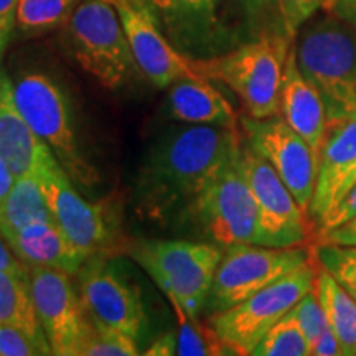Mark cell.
Returning <instances> with one entry per match:
<instances>
[{"label":"cell","instance_id":"cell-7","mask_svg":"<svg viewBox=\"0 0 356 356\" xmlns=\"http://www.w3.org/2000/svg\"><path fill=\"white\" fill-rule=\"evenodd\" d=\"M314 252V251H312ZM318 264L315 257L261 289L229 309L215 312L208 323L233 355H252V350L305 293L315 289Z\"/></svg>","mask_w":356,"mask_h":356},{"label":"cell","instance_id":"cell-4","mask_svg":"<svg viewBox=\"0 0 356 356\" xmlns=\"http://www.w3.org/2000/svg\"><path fill=\"white\" fill-rule=\"evenodd\" d=\"M58 225L78 249L91 256L114 257L129 251V239H124L113 200L91 203L74 188L71 178L48 147L40 155L33 168Z\"/></svg>","mask_w":356,"mask_h":356},{"label":"cell","instance_id":"cell-9","mask_svg":"<svg viewBox=\"0 0 356 356\" xmlns=\"http://www.w3.org/2000/svg\"><path fill=\"white\" fill-rule=\"evenodd\" d=\"M312 256L309 244L287 248L233 244L225 248L204 307L211 314L229 309L309 262Z\"/></svg>","mask_w":356,"mask_h":356},{"label":"cell","instance_id":"cell-5","mask_svg":"<svg viewBox=\"0 0 356 356\" xmlns=\"http://www.w3.org/2000/svg\"><path fill=\"white\" fill-rule=\"evenodd\" d=\"M129 254L154 282L198 317L207 305L222 251L215 244L186 239H140L129 244Z\"/></svg>","mask_w":356,"mask_h":356},{"label":"cell","instance_id":"cell-26","mask_svg":"<svg viewBox=\"0 0 356 356\" xmlns=\"http://www.w3.org/2000/svg\"><path fill=\"white\" fill-rule=\"evenodd\" d=\"M79 0H20L17 26L26 35H40L56 29L78 7Z\"/></svg>","mask_w":356,"mask_h":356},{"label":"cell","instance_id":"cell-15","mask_svg":"<svg viewBox=\"0 0 356 356\" xmlns=\"http://www.w3.org/2000/svg\"><path fill=\"white\" fill-rule=\"evenodd\" d=\"M111 2L119 13L134 61L150 83L165 89L181 78L200 76L191 65V58L175 50L147 8L131 0Z\"/></svg>","mask_w":356,"mask_h":356},{"label":"cell","instance_id":"cell-17","mask_svg":"<svg viewBox=\"0 0 356 356\" xmlns=\"http://www.w3.org/2000/svg\"><path fill=\"white\" fill-rule=\"evenodd\" d=\"M279 114L315 154H320L330 121L318 91L312 86L297 65L296 48L291 47L284 66L279 95Z\"/></svg>","mask_w":356,"mask_h":356},{"label":"cell","instance_id":"cell-18","mask_svg":"<svg viewBox=\"0 0 356 356\" xmlns=\"http://www.w3.org/2000/svg\"><path fill=\"white\" fill-rule=\"evenodd\" d=\"M17 257L26 266H43L76 275L88 256L71 243L55 220L37 221L3 236Z\"/></svg>","mask_w":356,"mask_h":356},{"label":"cell","instance_id":"cell-19","mask_svg":"<svg viewBox=\"0 0 356 356\" xmlns=\"http://www.w3.org/2000/svg\"><path fill=\"white\" fill-rule=\"evenodd\" d=\"M44 147L17 106L13 81L0 68V154L15 178L37 167Z\"/></svg>","mask_w":356,"mask_h":356},{"label":"cell","instance_id":"cell-12","mask_svg":"<svg viewBox=\"0 0 356 356\" xmlns=\"http://www.w3.org/2000/svg\"><path fill=\"white\" fill-rule=\"evenodd\" d=\"M109 259L91 256L79 267V297L92 322L139 340L149 325L140 291Z\"/></svg>","mask_w":356,"mask_h":356},{"label":"cell","instance_id":"cell-41","mask_svg":"<svg viewBox=\"0 0 356 356\" xmlns=\"http://www.w3.org/2000/svg\"><path fill=\"white\" fill-rule=\"evenodd\" d=\"M241 2L249 3V6H252V7H259V6H262V3H269V2L275 3V0H241Z\"/></svg>","mask_w":356,"mask_h":356},{"label":"cell","instance_id":"cell-32","mask_svg":"<svg viewBox=\"0 0 356 356\" xmlns=\"http://www.w3.org/2000/svg\"><path fill=\"white\" fill-rule=\"evenodd\" d=\"M332 0H275L280 17L284 22V30L293 38L297 32L317 13L320 8H330Z\"/></svg>","mask_w":356,"mask_h":356},{"label":"cell","instance_id":"cell-1","mask_svg":"<svg viewBox=\"0 0 356 356\" xmlns=\"http://www.w3.org/2000/svg\"><path fill=\"white\" fill-rule=\"evenodd\" d=\"M243 149L238 126L186 124L163 134L136 180V211L150 221L186 213L208 184Z\"/></svg>","mask_w":356,"mask_h":356},{"label":"cell","instance_id":"cell-6","mask_svg":"<svg viewBox=\"0 0 356 356\" xmlns=\"http://www.w3.org/2000/svg\"><path fill=\"white\" fill-rule=\"evenodd\" d=\"M20 113L61 163L66 173L84 188L99 181L96 168L84 160L74 134L70 101L55 79L43 73H25L13 81Z\"/></svg>","mask_w":356,"mask_h":356},{"label":"cell","instance_id":"cell-36","mask_svg":"<svg viewBox=\"0 0 356 356\" xmlns=\"http://www.w3.org/2000/svg\"><path fill=\"white\" fill-rule=\"evenodd\" d=\"M310 356H343L340 341L330 327H327L310 345Z\"/></svg>","mask_w":356,"mask_h":356},{"label":"cell","instance_id":"cell-39","mask_svg":"<svg viewBox=\"0 0 356 356\" xmlns=\"http://www.w3.org/2000/svg\"><path fill=\"white\" fill-rule=\"evenodd\" d=\"M328 10L356 30V0H332Z\"/></svg>","mask_w":356,"mask_h":356},{"label":"cell","instance_id":"cell-40","mask_svg":"<svg viewBox=\"0 0 356 356\" xmlns=\"http://www.w3.org/2000/svg\"><path fill=\"white\" fill-rule=\"evenodd\" d=\"M13 184H15V175H13L12 168L8 167L7 160L0 154V210H2L3 203L10 195Z\"/></svg>","mask_w":356,"mask_h":356},{"label":"cell","instance_id":"cell-21","mask_svg":"<svg viewBox=\"0 0 356 356\" xmlns=\"http://www.w3.org/2000/svg\"><path fill=\"white\" fill-rule=\"evenodd\" d=\"M147 8L162 32L181 48L197 47L215 25L216 0H131Z\"/></svg>","mask_w":356,"mask_h":356},{"label":"cell","instance_id":"cell-27","mask_svg":"<svg viewBox=\"0 0 356 356\" xmlns=\"http://www.w3.org/2000/svg\"><path fill=\"white\" fill-rule=\"evenodd\" d=\"M315 262L356 300V244L314 243Z\"/></svg>","mask_w":356,"mask_h":356},{"label":"cell","instance_id":"cell-35","mask_svg":"<svg viewBox=\"0 0 356 356\" xmlns=\"http://www.w3.org/2000/svg\"><path fill=\"white\" fill-rule=\"evenodd\" d=\"M314 243H332V244H356V218L343 222L323 233L315 234ZM312 243V244H314Z\"/></svg>","mask_w":356,"mask_h":356},{"label":"cell","instance_id":"cell-25","mask_svg":"<svg viewBox=\"0 0 356 356\" xmlns=\"http://www.w3.org/2000/svg\"><path fill=\"white\" fill-rule=\"evenodd\" d=\"M177 317V355L180 356H222L233 355L221 341L210 323L204 325L198 317H191L173 297H167Z\"/></svg>","mask_w":356,"mask_h":356},{"label":"cell","instance_id":"cell-38","mask_svg":"<svg viewBox=\"0 0 356 356\" xmlns=\"http://www.w3.org/2000/svg\"><path fill=\"white\" fill-rule=\"evenodd\" d=\"M177 333L175 332H167L159 335L152 343L149 345V348L142 351V355L145 356H173L177 355Z\"/></svg>","mask_w":356,"mask_h":356},{"label":"cell","instance_id":"cell-31","mask_svg":"<svg viewBox=\"0 0 356 356\" xmlns=\"http://www.w3.org/2000/svg\"><path fill=\"white\" fill-rule=\"evenodd\" d=\"M289 315L296 320V323L305 333L309 343H314V340L328 327L327 315L320 302L315 289H312L309 293H305L302 299L292 307Z\"/></svg>","mask_w":356,"mask_h":356},{"label":"cell","instance_id":"cell-37","mask_svg":"<svg viewBox=\"0 0 356 356\" xmlns=\"http://www.w3.org/2000/svg\"><path fill=\"white\" fill-rule=\"evenodd\" d=\"M0 270L15 274H30V267L17 257L2 234H0Z\"/></svg>","mask_w":356,"mask_h":356},{"label":"cell","instance_id":"cell-16","mask_svg":"<svg viewBox=\"0 0 356 356\" xmlns=\"http://www.w3.org/2000/svg\"><path fill=\"white\" fill-rule=\"evenodd\" d=\"M356 185V119L332 122L318 154L310 216L315 228Z\"/></svg>","mask_w":356,"mask_h":356},{"label":"cell","instance_id":"cell-23","mask_svg":"<svg viewBox=\"0 0 356 356\" xmlns=\"http://www.w3.org/2000/svg\"><path fill=\"white\" fill-rule=\"evenodd\" d=\"M315 292L322 302L328 327L340 341L343 356H356V300L320 266Z\"/></svg>","mask_w":356,"mask_h":356},{"label":"cell","instance_id":"cell-14","mask_svg":"<svg viewBox=\"0 0 356 356\" xmlns=\"http://www.w3.org/2000/svg\"><path fill=\"white\" fill-rule=\"evenodd\" d=\"M241 126L248 145L273 165L297 203L310 215L312 198L317 185L318 155L280 114L266 119L248 115L241 119Z\"/></svg>","mask_w":356,"mask_h":356},{"label":"cell","instance_id":"cell-10","mask_svg":"<svg viewBox=\"0 0 356 356\" xmlns=\"http://www.w3.org/2000/svg\"><path fill=\"white\" fill-rule=\"evenodd\" d=\"M188 215L225 248L262 243L259 211L244 177L241 152L198 195Z\"/></svg>","mask_w":356,"mask_h":356},{"label":"cell","instance_id":"cell-30","mask_svg":"<svg viewBox=\"0 0 356 356\" xmlns=\"http://www.w3.org/2000/svg\"><path fill=\"white\" fill-rule=\"evenodd\" d=\"M53 355L47 337L35 335L13 325H0V356Z\"/></svg>","mask_w":356,"mask_h":356},{"label":"cell","instance_id":"cell-11","mask_svg":"<svg viewBox=\"0 0 356 356\" xmlns=\"http://www.w3.org/2000/svg\"><path fill=\"white\" fill-rule=\"evenodd\" d=\"M241 167L259 211L262 246L314 243L317 228L312 216L297 203L273 165L248 144L241 149Z\"/></svg>","mask_w":356,"mask_h":356},{"label":"cell","instance_id":"cell-8","mask_svg":"<svg viewBox=\"0 0 356 356\" xmlns=\"http://www.w3.org/2000/svg\"><path fill=\"white\" fill-rule=\"evenodd\" d=\"M68 37L81 68L106 89L119 88L137 68L111 0H79L68 20Z\"/></svg>","mask_w":356,"mask_h":356},{"label":"cell","instance_id":"cell-13","mask_svg":"<svg viewBox=\"0 0 356 356\" xmlns=\"http://www.w3.org/2000/svg\"><path fill=\"white\" fill-rule=\"evenodd\" d=\"M30 286L40 323L53 355L81 356L92 320L71 282V275L51 267L32 266Z\"/></svg>","mask_w":356,"mask_h":356},{"label":"cell","instance_id":"cell-22","mask_svg":"<svg viewBox=\"0 0 356 356\" xmlns=\"http://www.w3.org/2000/svg\"><path fill=\"white\" fill-rule=\"evenodd\" d=\"M53 220L47 198L35 172L17 177L0 210V234L6 236L37 221Z\"/></svg>","mask_w":356,"mask_h":356},{"label":"cell","instance_id":"cell-3","mask_svg":"<svg viewBox=\"0 0 356 356\" xmlns=\"http://www.w3.org/2000/svg\"><path fill=\"white\" fill-rule=\"evenodd\" d=\"M289 40L287 33H264L225 55L191 58V65L200 76L228 86L241 99L248 115L266 119L279 114Z\"/></svg>","mask_w":356,"mask_h":356},{"label":"cell","instance_id":"cell-24","mask_svg":"<svg viewBox=\"0 0 356 356\" xmlns=\"http://www.w3.org/2000/svg\"><path fill=\"white\" fill-rule=\"evenodd\" d=\"M0 325H13L47 337L33 302L30 274L0 270Z\"/></svg>","mask_w":356,"mask_h":356},{"label":"cell","instance_id":"cell-20","mask_svg":"<svg viewBox=\"0 0 356 356\" xmlns=\"http://www.w3.org/2000/svg\"><path fill=\"white\" fill-rule=\"evenodd\" d=\"M168 114L184 124L236 126V113L228 99L203 76L181 78L168 91Z\"/></svg>","mask_w":356,"mask_h":356},{"label":"cell","instance_id":"cell-2","mask_svg":"<svg viewBox=\"0 0 356 356\" xmlns=\"http://www.w3.org/2000/svg\"><path fill=\"white\" fill-rule=\"evenodd\" d=\"M296 48L302 74L318 91L328 121L356 119V30L330 12L302 30Z\"/></svg>","mask_w":356,"mask_h":356},{"label":"cell","instance_id":"cell-29","mask_svg":"<svg viewBox=\"0 0 356 356\" xmlns=\"http://www.w3.org/2000/svg\"><path fill=\"white\" fill-rule=\"evenodd\" d=\"M140 355L139 340L115 328L92 322V328L84 341L81 356H137Z\"/></svg>","mask_w":356,"mask_h":356},{"label":"cell","instance_id":"cell-34","mask_svg":"<svg viewBox=\"0 0 356 356\" xmlns=\"http://www.w3.org/2000/svg\"><path fill=\"white\" fill-rule=\"evenodd\" d=\"M20 0H0V56L6 51L13 29L17 26V8Z\"/></svg>","mask_w":356,"mask_h":356},{"label":"cell","instance_id":"cell-33","mask_svg":"<svg viewBox=\"0 0 356 356\" xmlns=\"http://www.w3.org/2000/svg\"><path fill=\"white\" fill-rule=\"evenodd\" d=\"M353 218H356V185L346 193V197L318 222L315 234L337 228V226L343 225V222L353 220Z\"/></svg>","mask_w":356,"mask_h":356},{"label":"cell","instance_id":"cell-28","mask_svg":"<svg viewBox=\"0 0 356 356\" xmlns=\"http://www.w3.org/2000/svg\"><path fill=\"white\" fill-rule=\"evenodd\" d=\"M252 356H310L305 333L291 315L280 318L252 350Z\"/></svg>","mask_w":356,"mask_h":356}]
</instances>
